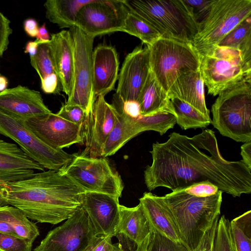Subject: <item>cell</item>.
<instances>
[{
  "label": "cell",
  "instance_id": "816d5d0a",
  "mask_svg": "<svg viewBox=\"0 0 251 251\" xmlns=\"http://www.w3.org/2000/svg\"><path fill=\"white\" fill-rule=\"evenodd\" d=\"M7 204L2 199L0 193V206Z\"/></svg>",
  "mask_w": 251,
  "mask_h": 251
},
{
  "label": "cell",
  "instance_id": "484cf974",
  "mask_svg": "<svg viewBox=\"0 0 251 251\" xmlns=\"http://www.w3.org/2000/svg\"><path fill=\"white\" fill-rule=\"evenodd\" d=\"M92 0H48L44 6L46 18L60 28L75 26L77 15L80 9Z\"/></svg>",
  "mask_w": 251,
  "mask_h": 251
},
{
  "label": "cell",
  "instance_id": "d6a6232c",
  "mask_svg": "<svg viewBox=\"0 0 251 251\" xmlns=\"http://www.w3.org/2000/svg\"><path fill=\"white\" fill-rule=\"evenodd\" d=\"M30 59L31 66L38 73L41 80L56 73L50 41L39 44L36 55Z\"/></svg>",
  "mask_w": 251,
  "mask_h": 251
},
{
  "label": "cell",
  "instance_id": "52a82bcc",
  "mask_svg": "<svg viewBox=\"0 0 251 251\" xmlns=\"http://www.w3.org/2000/svg\"><path fill=\"white\" fill-rule=\"evenodd\" d=\"M200 71L208 94L216 96L251 80V62L235 49L216 46L201 56Z\"/></svg>",
  "mask_w": 251,
  "mask_h": 251
},
{
  "label": "cell",
  "instance_id": "9a60e30c",
  "mask_svg": "<svg viewBox=\"0 0 251 251\" xmlns=\"http://www.w3.org/2000/svg\"><path fill=\"white\" fill-rule=\"evenodd\" d=\"M151 72L149 50L138 47L126 56L120 74L115 99L137 101Z\"/></svg>",
  "mask_w": 251,
  "mask_h": 251
},
{
  "label": "cell",
  "instance_id": "8fae6325",
  "mask_svg": "<svg viewBox=\"0 0 251 251\" xmlns=\"http://www.w3.org/2000/svg\"><path fill=\"white\" fill-rule=\"evenodd\" d=\"M74 48L73 85L72 93L65 103L82 108L87 117L95 102L93 95L92 55L94 38L77 26L70 28Z\"/></svg>",
  "mask_w": 251,
  "mask_h": 251
},
{
  "label": "cell",
  "instance_id": "7c38bea8",
  "mask_svg": "<svg viewBox=\"0 0 251 251\" xmlns=\"http://www.w3.org/2000/svg\"><path fill=\"white\" fill-rule=\"evenodd\" d=\"M96 236L81 206L64 224L49 231L33 251H84Z\"/></svg>",
  "mask_w": 251,
  "mask_h": 251
},
{
  "label": "cell",
  "instance_id": "e0dca14e",
  "mask_svg": "<svg viewBox=\"0 0 251 251\" xmlns=\"http://www.w3.org/2000/svg\"><path fill=\"white\" fill-rule=\"evenodd\" d=\"M116 120L117 110L114 106L106 101L104 96L97 97L86 121V148L82 154L100 157L103 145Z\"/></svg>",
  "mask_w": 251,
  "mask_h": 251
},
{
  "label": "cell",
  "instance_id": "f35d334b",
  "mask_svg": "<svg viewBox=\"0 0 251 251\" xmlns=\"http://www.w3.org/2000/svg\"><path fill=\"white\" fill-rule=\"evenodd\" d=\"M219 216L215 219L211 226L204 234L199 245L193 251H213Z\"/></svg>",
  "mask_w": 251,
  "mask_h": 251
},
{
  "label": "cell",
  "instance_id": "f5cc1de1",
  "mask_svg": "<svg viewBox=\"0 0 251 251\" xmlns=\"http://www.w3.org/2000/svg\"></svg>",
  "mask_w": 251,
  "mask_h": 251
},
{
  "label": "cell",
  "instance_id": "7dc6e473",
  "mask_svg": "<svg viewBox=\"0 0 251 251\" xmlns=\"http://www.w3.org/2000/svg\"><path fill=\"white\" fill-rule=\"evenodd\" d=\"M40 44L36 39L34 41H28L25 46V53H28L30 58L34 57L36 54L38 47Z\"/></svg>",
  "mask_w": 251,
  "mask_h": 251
},
{
  "label": "cell",
  "instance_id": "ac0fdd59",
  "mask_svg": "<svg viewBox=\"0 0 251 251\" xmlns=\"http://www.w3.org/2000/svg\"><path fill=\"white\" fill-rule=\"evenodd\" d=\"M0 110L24 121L51 112L40 92L20 85L0 92Z\"/></svg>",
  "mask_w": 251,
  "mask_h": 251
},
{
  "label": "cell",
  "instance_id": "7bdbcfd3",
  "mask_svg": "<svg viewBox=\"0 0 251 251\" xmlns=\"http://www.w3.org/2000/svg\"><path fill=\"white\" fill-rule=\"evenodd\" d=\"M41 82L42 90L45 93L55 94L59 90L60 82L56 73L47 76Z\"/></svg>",
  "mask_w": 251,
  "mask_h": 251
},
{
  "label": "cell",
  "instance_id": "8d00e7d4",
  "mask_svg": "<svg viewBox=\"0 0 251 251\" xmlns=\"http://www.w3.org/2000/svg\"><path fill=\"white\" fill-rule=\"evenodd\" d=\"M56 114L68 121L82 126L88 117L85 111L80 107L66 103L62 104Z\"/></svg>",
  "mask_w": 251,
  "mask_h": 251
},
{
  "label": "cell",
  "instance_id": "ab89813d",
  "mask_svg": "<svg viewBox=\"0 0 251 251\" xmlns=\"http://www.w3.org/2000/svg\"><path fill=\"white\" fill-rule=\"evenodd\" d=\"M10 24V21L0 12V58L8 49L9 38L12 33Z\"/></svg>",
  "mask_w": 251,
  "mask_h": 251
},
{
  "label": "cell",
  "instance_id": "3957f363",
  "mask_svg": "<svg viewBox=\"0 0 251 251\" xmlns=\"http://www.w3.org/2000/svg\"><path fill=\"white\" fill-rule=\"evenodd\" d=\"M222 193L213 184L203 181L161 197L173 215L181 243L189 251L197 248L219 216Z\"/></svg>",
  "mask_w": 251,
  "mask_h": 251
},
{
  "label": "cell",
  "instance_id": "f6af8a7d",
  "mask_svg": "<svg viewBox=\"0 0 251 251\" xmlns=\"http://www.w3.org/2000/svg\"><path fill=\"white\" fill-rule=\"evenodd\" d=\"M241 160L251 170V141L244 143L241 146Z\"/></svg>",
  "mask_w": 251,
  "mask_h": 251
},
{
  "label": "cell",
  "instance_id": "b9f144b4",
  "mask_svg": "<svg viewBox=\"0 0 251 251\" xmlns=\"http://www.w3.org/2000/svg\"><path fill=\"white\" fill-rule=\"evenodd\" d=\"M112 238L109 236H97L84 251H111L113 246Z\"/></svg>",
  "mask_w": 251,
  "mask_h": 251
},
{
  "label": "cell",
  "instance_id": "30bf717a",
  "mask_svg": "<svg viewBox=\"0 0 251 251\" xmlns=\"http://www.w3.org/2000/svg\"><path fill=\"white\" fill-rule=\"evenodd\" d=\"M0 134L13 140L29 158L50 170H60L74 157L75 154L47 145L29 128L25 121L1 110Z\"/></svg>",
  "mask_w": 251,
  "mask_h": 251
},
{
  "label": "cell",
  "instance_id": "d4e9b609",
  "mask_svg": "<svg viewBox=\"0 0 251 251\" xmlns=\"http://www.w3.org/2000/svg\"><path fill=\"white\" fill-rule=\"evenodd\" d=\"M137 102L142 116H149L163 111L174 114L167 93L159 84L151 71Z\"/></svg>",
  "mask_w": 251,
  "mask_h": 251
},
{
  "label": "cell",
  "instance_id": "f1b7e54d",
  "mask_svg": "<svg viewBox=\"0 0 251 251\" xmlns=\"http://www.w3.org/2000/svg\"><path fill=\"white\" fill-rule=\"evenodd\" d=\"M177 124L182 129L205 128L212 120L189 103L177 98L170 99Z\"/></svg>",
  "mask_w": 251,
  "mask_h": 251
},
{
  "label": "cell",
  "instance_id": "cb8c5ba5",
  "mask_svg": "<svg viewBox=\"0 0 251 251\" xmlns=\"http://www.w3.org/2000/svg\"><path fill=\"white\" fill-rule=\"evenodd\" d=\"M139 202L153 229L173 240L181 242L173 215L161 197L145 192L139 199Z\"/></svg>",
  "mask_w": 251,
  "mask_h": 251
},
{
  "label": "cell",
  "instance_id": "2e32d148",
  "mask_svg": "<svg viewBox=\"0 0 251 251\" xmlns=\"http://www.w3.org/2000/svg\"><path fill=\"white\" fill-rule=\"evenodd\" d=\"M119 199L97 192H86L82 207L87 213L96 236L116 235L120 221Z\"/></svg>",
  "mask_w": 251,
  "mask_h": 251
},
{
  "label": "cell",
  "instance_id": "681fc988",
  "mask_svg": "<svg viewBox=\"0 0 251 251\" xmlns=\"http://www.w3.org/2000/svg\"><path fill=\"white\" fill-rule=\"evenodd\" d=\"M8 84V81L7 78L0 75V92L4 91L7 89Z\"/></svg>",
  "mask_w": 251,
  "mask_h": 251
},
{
  "label": "cell",
  "instance_id": "7402d4cb",
  "mask_svg": "<svg viewBox=\"0 0 251 251\" xmlns=\"http://www.w3.org/2000/svg\"><path fill=\"white\" fill-rule=\"evenodd\" d=\"M119 208L120 221L116 236L122 235L132 242L135 251H144L153 229L142 204L139 202L133 207L120 204Z\"/></svg>",
  "mask_w": 251,
  "mask_h": 251
},
{
  "label": "cell",
  "instance_id": "5b68a950",
  "mask_svg": "<svg viewBox=\"0 0 251 251\" xmlns=\"http://www.w3.org/2000/svg\"><path fill=\"white\" fill-rule=\"evenodd\" d=\"M211 111V124L222 135L238 142L251 141V80L219 94Z\"/></svg>",
  "mask_w": 251,
  "mask_h": 251
},
{
  "label": "cell",
  "instance_id": "f546056e",
  "mask_svg": "<svg viewBox=\"0 0 251 251\" xmlns=\"http://www.w3.org/2000/svg\"><path fill=\"white\" fill-rule=\"evenodd\" d=\"M217 46L239 50L251 62V17L247 18L229 32Z\"/></svg>",
  "mask_w": 251,
  "mask_h": 251
},
{
  "label": "cell",
  "instance_id": "603a6c76",
  "mask_svg": "<svg viewBox=\"0 0 251 251\" xmlns=\"http://www.w3.org/2000/svg\"><path fill=\"white\" fill-rule=\"evenodd\" d=\"M169 99L177 98L191 105L206 117H210L204 94V84L200 69L180 75L168 92Z\"/></svg>",
  "mask_w": 251,
  "mask_h": 251
},
{
  "label": "cell",
  "instance_id": "d590c367",
  "mask_svg": "<svg viewBox=\"0 0 251 251\" xmlns=\"http://www.w3.org/2000/svg\"><path fill=\"white\" fill-rule=\"evenodd\" d=\"M32 246L29 241L0 232V251H31Z\"/></svg>",
  "mask_w": 251,
  "mask_h": 251
},
{
  "label": "cell",
  "instance_id": "5bb4252c",
  "mask_svg": "<svg viewBox=\"0 0 251 251\" xmlns=\"http://www.w3.org/2000/svg\"><path fill=\"white\" fill-rule=\"evenodd\" d=\"M25 124L41 140L56 149L83 142L82 126L66 120L52 112L25 121Z\"/></svg>",
  "mask_w": 251,
  "mask_h": 251
},
{
  "label": "cell",
  "instance_id": "277c9868",
  "mask_svg": "<svg viewBox=\"0 0 251 251\" xmlns=\"http://www.w3.org/2000/svg\"><path fill=\"white\" fill-rule=\"evenodd\" d=\"M128 9L153 26L161 37L192 43L199 25L183 0H124Z\"/></svg>",
  "mask_w": 251,
  "mask_h": 251
},
{
  "label": "cell",
  "instance_id": "c3c4849f",
  "mask_svg": "<svg viewBox=\"0 0 251 251\" xmlns=\"http://www.w3.org/2000/svg\"><path fill=\"white\" fill-rule=\"evenodd\" d=\"M0 232L16 236L12 228L1 220H0Z\"/></svg>",
  "mask_w": 251,
  "mask_h": 251
},
{
  "label": "cell",
  "instance_id": "4fadbf2b",
  "mask_svg": "<svg viewBox=\"0 0 251 251\" xmlns=\"http://www.w3.org/2000/svg\"><path fill=\"white\" fill-rule=\"evenodd\" d=\"M127 12L124 0H92L79 11L75 26L94 38L122 31Z\"/></svg>",
  "mask_w": 251,
  "mask_h": 251
},
{
  "label": "cell",
  "instance_id": "60d3db41",
  "mask_svg": "<svg viewBox=\"0 0 251 251\" xmlns=\"http://www.w3.org/2000/svg\"><path fill=\"white\" fill-rule=\"evenodd\" d=\"M114 107L122 112L126 116L137 119L141 116L139 104L136 101L121 102L115 99Z\"/></svg>",
  "mask_w": 251,
  "mask_h": 251
},
{
  "label": "cell",
  "instance_id": "ba28073f",
  "mask_svg": "<svg viewBox=\"0 0 251 251\" xmlns=\"http://www.w3.org/2000/svg\"><path fill=\"white\" fill-rule=\"evenodd\" d=\"M251 16V0H215L209 14L199 25L192 44L201 57Z\"/></svg>",
  "mask_w": 251,
  "mask_h": 251
},
{
  "label": "cell",
  "instance_id": "f907efd6",
  "mask_svg": "<svg viewBox=\"0 0 251 251\" xmlns=\"http://www.w3.org/2000/svg\"><path fill=\"white\" fill-rule=\"evenodd\" d=\"M111 251H131L124 249L120 243L113 244V248Z\"/></svg>",
  "mask_w": 251,
  "mask_h": 251
},
{
  "label": "cell",
  "instance_id": "bcb514c9",
  "mask_svg": "<svg viewBox=\"0 0 251 251\" xmlns=\"http://www.w3.org/2000/svg\"><path fill=\"white\" fill-rule=\"evenodd\" d=\"M36 38V40L41 44L47 43L50 41L51 37L46 28L45 23L39 27L38 32Z\"/></svg>",
  "mask_w": 251,
  "mask_h": 251
},
{
  "label": "cell",
  "instance_id": "83f0119b",
  "mask_svg": "<svg viewBox=\"0 0 251 251\" xmlns=\"http://www.w3.org/2000/svg\"><path fill=\"white\" fill-rule=\"evenodd\" d=\"M0 220L8 224L17 236L32 243L39 235L36 225L14 206L7 204L0 206Z\"/></svg>",
  "mask_w": 251,
  "mask_h": 251
},
{
  "label": "cell",
  "instance_id": "d6986e66",
  "mask_svg": "<svg viewBox=\"0 0 251 251\" xmlns=\"http://www.w3.org/2000/svg\"><path fill=\"white\" fill-rule=\"evenodd\" d=\"M119 61L115 49L100 45L92 55V84L94 100L113 90L118 77Z\"/></svg>",
  "mask_w": 251,
  "mask_h": 251
},
{
  "label": "cell",
  "instance_id": "e575fe53",
  "mask_svg": "<svg viewBox=\"0 0 251 251\" xmlns=\"http://www.w3.org/2000/svg\"><path fill=\"white\" fill-rule=\"evenodd\" d=\"M213 251H234L230 221L225 215L222 216L218 222Z\"/></svg>",
  "mask_w": 251,
  "mask_h": 251
},
{
  "label": "cell",
  "instance_id": "44dd1931",
  "mask_svg": "<svg viewBox=\"0 0 251 251\" xmlns=\"http://www.w3.org/2000/svg\"><path fill=\"white\" fill-rule=\"evenodd\" d=\"M50 44L56 74L63 92L69 97L73 89L74 65V42L70 31L51 34Z\"/></svg>",
  "mask_w": 251,
  "mask_h": 251
},
{
  "label": "cell",
  "instance_id": "1f68e13d",
  "mask_svg": "<svg viewBox=\"0 0 251 251\" xmlns=\"http://www.w3.org/2000/svg\"><path fill=\"white\" fill-rule=\"evenodd\" d=\"M234 251H251V211L230 221Z\"/></svg>",
  "mask_w": 251,
  "mask_h": 251
},
{
  "label": "cell",
  "instance_id": "4dcf8cb0",
  "mask_svg": "<svg viewBox=\"0 0 251 251\" xmlns=\"http://www.w3.org/2000/svg\"><path fill=\"white\" fill-rule=\"evenodd\" d=\"M122 32L138 38L147 47L150 46L161 37L153 26L128 9Z\"/></svg>",
  "mask_w": 251,
  "mask_h": 251
},
{
  "label": "cell",
  "instance_id": "6da1fadb",
  "mask_svg": "<svg viewBox=\"0 0 251 251\" xmlns=\"http://www.w3.org/2000/svg\"><path fill=\"white\" fill-rule=\"evenodd\" d=\"M150 153L152 161L144 174L149 191L159 187L174 191L208 181L233 197L251 193V170L242 160L222 156L211 129L191 137L174 132L165 142L153 143Z\"/></svg>",
  "mask_w": 251,
  "mask_h": 251
},
{
  "label": "cell",
  "instance_id": "836d02e7",
  "mask_svg": "<svg viewBox=\"0 0 251 251\" xmlns=\"http://www.w3.org/2000/svg\"><path fill=\"white\" fill-rule=\"evenodd\" d=\"M144 251H189L181 242L173 240L153 229L148 244Z\"/></svg>",
  "mask_w": 251,
  "mask_h": 251
},
{
  "label": "cell",
  "instance_id": "8992f818",
  "mask_svg": "<svg viewBox=\"0 0 251 251\" xmlns=\"http://www.w3.org/2000/svg\"><path fill=\"white\" fill-rule=\"evenodd\" d=\"M147 47L151 71L167 93L180 75L200 69L201 57L191 43L161 37Z\"/></svg>",
  "mask_w": 251,
  "mask_h": 251
},
{
  "label": "cell",
  "instance_id": "74e56055",
  "mask_svg": "<svg viewBox=\"0 0 251 251\" xmlns=\"http://www.w3.org/2000/svg\"><path fill=\"white\" fill-rule=\"evenodd\" d=\"M215 0H183L189 8L195 21L199 25L209 14Z\"/></svg>",
  "mask_w": 251,
  "mask_h": 251
},
{
  "label": "cell",
  "instance_id": "9c48e42d",
  "mask_svg": "<svg viewBox=\"0 0 251 251\" xmlns=\"http://www.w3.org/2000/svg\"><path fill=\"white\" fill-rule=\"evenodd\" d=\"M59 171L85 192L108 194L119 199L124 189L121 176L106 157H92L82 153Z\"/></svg>",
  "mask_w": 251,
  "mask_h": 251
},
{
  "label": "cell",
  "instance_id": "ee69618b",
  "mask_svg": "<svg viewBox=\"0 0 251 251\" xmlns=\"http://www.w3.org/2000/svg\"><path fill=\"white\" fill-rule=\"evenodd\" d=\"M24 28L26 33L31 37H36L38 32L37 22L33 18H28L24 22Z\"/></svg>",
  "mask_w": 251,
  "mask_h": 251
},
{
  "label": "cell",
  "instance_id": "ffe728a7",
  "mask_svg": "<svg viewBox=\"0 0 251 251\" xmlns=\"http://www.w3.org/2000/svg\"><path fill=\"white\" fill-rule=\"evenodd\" d=\"M44 168L29 158L16 144L0 139V184L29 178Z\"/></svg>",
  "mask_w": 251,
  "mask_h": 251
},
{
  "label": "cell",
  "instance_id": "7a4b0ae2",
  "mask_svg": "<svg viewBox=\"0 0 251 251\" xmlns=\"http://www.w3.org/2000/svg\"><path fill=\"white\" fill-rule=\"evenodd\" d=\"M7 204L29 219L53 225L70 218L82 206L85 192L59 171L50 170L0 184Z\"/></svg>",
  "mask_w": 251,
  "mask_h": 251
},
{
  "label": "cell",
  "instance_id": "4316f807",
  "mask_svg": "<svg viewBox=\"0 0 251 251\" xmlns=\"http://www.w3.org/2000/svg\"><path fill=\"white\" fill-rule=\"evenodd\" d=\"M116 109L117 120L103 145L101 152L102 157H107L114 154L129 140L138 135L134 126L135 119Z\"/></svg>",
  "mask_w": 251,
  "mask_h": 251
}]
</instances>
